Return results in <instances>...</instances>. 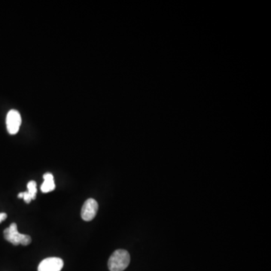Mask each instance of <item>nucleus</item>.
Here are the masks:
<instances>
[{"instance_id": "nucleus-1", "label": "nucleus", "mask_w": 271, "mask_h": 271, "mask_svg": "<svg viewBox=\"0 0 271 271\" xmlns=\"http://www.w3.org/2000/svg\"><path fill=\"white\" fill-rule=\"evenodd\" d=\"M130 262L129 252L124 249H118L109 258L108 267L110 271H123L128 267Z\"/></svg>"}, {"instance_id": "nucleus-6", "label": "nucleus", "mask_w": 271, "mask_h": 271, "mask_svg": "<svg viewBox=\"0 0 271 271\" xmlns=\"http://www.w3.org/2000/svg\"><path fill=\"white\" fill-rule=\"evenodd\" d=\"M27 191L19 193L18 198L24 199V201L27 204H30V201L35 200L37 193V188H36V182L35 181H30L27 184Z\"/></svg>"}, {"instance_id": "nucleus-2", "label": "nucleus", "mask_w": 271, "mask_h": 271, "mask_svg": "<svg viewBox=\"0 0 271 271\" xmlns=\"http://www.w3.org/2000/svg\"><path fill=\"white\" fill-rule=\"evenodd\" d=\"M4 237L8 242L12 243L15 246H18L19 244L27 246L32 241L30 236L18 232V226L15 223L11 224L9 228L4 230Z\"/></svg>"}, {"instance_id": "nucleus-5", "label": "nucleus", "mask_w": 271, "mask_h": 271, "mask_svg": "<svg viewBox=\"0 0 271 271\" xmlns=\"http://www.w3.org/2000/svg\"><path fill=\"white\" fill-rule=\"evenodd\" d=\"M63 267V261L60 258L51 257L41 261L38 271H60Z\"/></svg>"}, {"instance_id": "nucleus-8", "label": "nucleus", "mask_w": 271, "mask_h": 271, "mask_svg": "<svg viewBox=\"0 0 271 271\" xmlns=\"http://www.w3.org/2000/svg\"><path fill=\"white\" fill-rule=\"evenodd\" d=\"M7 218V214L5 213H0V223L3 222Z\"/></svg>"}, {"instance_id": "nucleus-3", "label": "nucleus", "mask_w": 271, "mask_h": 271, "mask_svg": "<svg viewBox=\"0 0 271 271\" xmlns=\"http://www.w3.org/2000/svg\"><path fill=\"white\" fill-rule=\"evenodd\" d=\"M21 124V114L17 110L9 111L6 116V127L10 134L15 135L18 133Z\"/></svg>"}, {"instance_id": "nucleus-7", "label": "nucleus", "mask_w": 271, "mask_h": 271, "mask_svg": "<svg viewBox=\"0 0 271 271\" xmlns=\"http://www.w3.org/2000/svg\"><path fill=\"white\" fill-rule=\"evenodd\" d=\"M44 182L41 185V191L43 193L51 192L55 189L54 176L51 173H46L43 176Z\"/></svg>"}, {"instance_id": "nucleus-4", "label": "nucleus", "mask_w": 271, "mask_h": 271, "mask_svg": "<svg viewBox=\"0 0 271 271\" xmlns=\"http://www.w3.org/2000/svg\"><path fill=\"white\" fill-rule=\"evenodd\" d=\"M98 208V203L94 199L90 198L87 200L82 207L81 213L82 219L86 222L92 221L97 215Z\"/></svg>"}]
</instances>
